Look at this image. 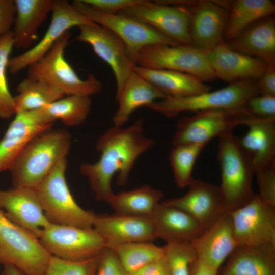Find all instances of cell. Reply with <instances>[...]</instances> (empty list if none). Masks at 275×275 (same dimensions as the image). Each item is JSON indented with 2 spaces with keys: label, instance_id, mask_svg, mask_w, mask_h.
<instances>
[{
  "label": "cell",
  "instance_id": "6da1fadb",
  "mask_svg": "<svg viewBox=\"0 0 275 275\" xmlns=\"http://www.w3.org/2000/svg\"><path fill=\"white\" fill-rule=\"evenodd\" d=\"M154 144L155 141L145 134L142 119L126 127L113 125L99 136L96 143L99 160L83 163L79 169L88 179L96 199L107 202L114 194L113 176L118 173L117 183L125 185L138 158Z\"/></svg>",
  "mask_w": 275,
  "mask_h": 275
},
{
  "label": "cell",
  "instance_id": "7a4b0ae2",
  "mask_svg": "<svg viewBox=\"0 0 275 275\" xmlns=\"http://www.w3.org/2000/svg\"><path fill=\"white\" fill-rule=\"evenodd\" d=\"M71 143V134L64 129L49 128L33 138L10 170L14 187L35 188L67 158Z\"/></svg>",
  "mask_w": 275,
  "mask_h": 275
},
{
  "label": "cell",
  "instance_id": "3957f363",
  "mask_svg": "<svg viewBox=\"0 0 275 275\" xmlns=\"http://www.w3.org/2000/svg\"><path fill=\"white\" fill-rule=\"evenodd\" d=\"M217 160L221 174L218 186L221 203L225 212L229 213L254 198V170L250 156L232 132L218 138Z\"/></svg>",
  "mask_w": 275,
  "mask_h": 275
},
{
  "label": "cell",
  "instance_id": "277c9868",
  "mask_svg": "<svg viewBox=\"0 0 275 275\" xmlns=\"http://www.w3.org/2000/svg\"><path fill=\"white\" fill-rule=\"evenodd\" d=\"M67 166L66 158L34 188L40 204L51 224L92 228L96 214L82 208L74 200L66 180Z\"/></svg>",
  "mask_w": 275,
  "mask_h": 275
},
{
  "label": "cell",
  "instance_id": "5b68a950",
  "mask_svg": "<svg viewBox=\"0 0 275 275\" xmlns=\"http://www.w3.org/2000/svg\"><path fill=\"white\" fill-rule=\"evenodd\" d=\"M259 94L256 81L243 80L215 91H209L193 96H167L146 107L169 118L189 111H237L243 109L250 98Z\"/></svg>",
  "mask_w": 275,
  "mask_h": 275
},
{
  "label": "cell",
  "instance_id": "8992f818",
  "mask_svg": "<svg viewBox=\"0 0 275 275\" xmlns=\"http://www.w3.org/2000/svg\"><path fill=\"white\" fill-rule=\"evenodd\" d=\"M68 31L58 39L42 58L28 67V77L46 82L61 90L65 95L91 97L102 90V84L93 75L83 79L79 77L65 58L69 43Z\"/></svg>",
  "mask_w": 275,
  "mask_h": 275
},
{
  "label": "cell",
  "instance_id": "52a82bcc",
  "mask_svg": "<svg viewBox=\"0 0 275 275\" xmlns=\"http://www.w3.org/2000/svg\"><path fill=\"white\" fill-rule=\"evenodd\" d=\"M51 256L39 239L9 220L0 209V263L26 275H43Z\"/></svg>",
  "mask_w": 275,
  "mask_h": 275
},
{
  "label": "cell",
  "instance_id": "ba28073f",
  "mask_svg": "<svg viewBox=\"0 0 275 275\" xmlns=\"http://www.w3.org/2000/svg\"><path fill=\"white\" fill-rule=\"evenodd\" d=\"M133 62L135 65L143 68L188 74L204 82L216 78L207 60L206 52L192 45H149L139 51Z\"/></svg>",
  "mask_w": 275,
  "mask_h": 275
},
{
  "label": "cell",
  "instance_id": "9c48e42d",
  "mask_svg": "<svg viewBox=\"0 0 275 275\" xmlns=\"http://www.w3.org/2000/svg\"><path fill=\"white\" fill-rule=\"evenodd\" d=\"M71 4L76 10L92 22L106 28L116 35L125 44L133 62L136 54L146 46L154 44H180L151 26L129 16L120 13H102L82 0H75Z\"/></svg>",
  "mask_w": 275,
  "mask_h": 275
},
{
  "label": "cell",
  "instance_id": "30bf717a",
  "mask_svg": "<svg viewBox=\"0 0 275 275\" xmlns=\"http://www.w3.org/2000/svg\"><path fill=\"white\" fill-rule=\"evenodd\" d=\"M38 239L52 256L73 261L96 257L106 247L102 237L93 228L51 224Z\"/></svg>",
  "mask_w": 275,
  "mask_h": 275
},
{
  "label": "cell",
  "instance_id": "8fae6325",
  "mask_svg": "<svg viewBox=\"0 0 275 275\" xmlns=\"http://www.w3.org/2000/svg\"><path fill=\"white\" fill-rule=\"evenodd\" d=\"M248 114L244 108L232 111L210 110L182 117L177 124L172 145H206L212 139L232 132L237 126L243 125Z\"/></svg>",
  "mask_w": 275,
  "mask_h": 275
},
{
  "label": "cell",
  "instance_id": "7c38bea8",
  "mask_svg": "<svg viewBox=\"0 0 275 275\" xmlns=\"http://www.w3.org/2000/svg\"><path fill=\"white\" fill-rule=\"evenodd\" d=\"M119 13L151 26L180 44L191 45L188 7L141 0Z\"/></svg>",
  "mask_w": 275,
  "mask_h": 275
},
{
  "label": "cell",
  "instance_id": "4fadbf2b",
  "mask_svg": "<svg viewBox=\"0 0 275 275\" xmlns=\"http://www.w3.org/2000/svg\"><path fill=\"white\" fill-rule=\"evenodd\" d=\"M51 14L50 23L41 39L25 52L9 59L10 73L16 74L39 60L70 28L93 22L65 0H54Z\"/></svg>",
  "mask_w": 275,
  "mask_h": 275
},
{
  "label": "cell",
  "instance_id": "5bb4252c",
  "mask_svg": "<svg viewBox=\"0 0 275 275\" xmlns=\"http://www.w3.org/2000/svg\"><path fill=\"white\" fill-rule=\"evenodd\" d=\"M229 213L238 246L275 244V206L256 194L248 204Z\"/></svg>",
  "mask_w": 275,
  "mask_h": 275
},
{
  "label": "cell",
  "instance_id": "9a60e30c",
  "mask_svg": "<svg viewBox=\"0 0 275 275\" xmlns=\"http://www.w3.org/2000/svg\"><path fill=\"white\" fill-rule=\"evenodd\" d=\"M78 28L76 40L90 44L97 56L112 69L116 83V99L135 66L125 44L112 31L94 22Z\"/></svg>",
  "mask_w": 275,
  "mask_h": 275
},
{
  "label": "cell",
  "instance_id": "2e32d148",
  "mask_svg": "<svg viewBox=\"0 0 275 275\" xmlns=\"http://www.w3.org/2000/svg\"><path fill=\"white\" fill-rule=\"evenodd\" d=\"M227 2L190 1L189 33L191 45L207 52L223 40L228 13Z\"/></svg>",
  "mask_w": 275,
  "mask_h": 275
},
{
  "label": "cell",
  "instance_id": "e0dca14e",
  "mask_svg": "<svg viewBox=\"0 0 275 275\" xmlns=\"http://www.w3.org/2000/svg\"><path fill=\"white\" fill-rule=\"evenodd\" d=\"M93 228L112 249L123 244L152 242L157 238L151 217L119 214L96 215Z\"/></svg>",
  "mask_w": 275,
  "mask_h": 275
},
{
  "label": "cell",
  "instance_id": "ac0fdd59",
  "mask_svg": "<svg viewBox=\"0 0 275 275\" xmlns=\"http://www.w3.org/2000/svg\"><path fill=\"white\" fill-rule=\"evenodd\" d=\"M0 209L11 222L31 233L36 238L50 223L46 217L34 189L14 187L0 190Z\"/></svg>",
  "mask_w": 275,
  "mask_h": 275
},
{
  "label": "cell",
  "instance_id": "d6986e66",
  "mask_svg": "<svg viewBox=\"0 0 275 275\" xmlns=\"http://www.w3.org/2000/svg\"><path fill=\"white\" fill-rule=\"evenodd\" d=\"M188 187L184 196L167 199L161 203L183 210L206 230L225 213L218 187L195 178Z\"/></svg>",
  "mask_w": 275,
  "mask_h": 275
},
{
  "label": "cell",
  "instance_id": "ffe728a7",
  "mask_svg": "<svg viewBox=\"0 0 275 275\" xmlns=\"http://www.w3.org/2000/svg\"><path fill=\"white\" fill-rule=\"evenodd\" d=\"M209 64L216 78L230 84L258 80L268 64L263 60L232 50L222 41L206 52Z\"/></svg>",
  "mask_w": 275,
  "mask_h": 275
},
{
  "label": "cell",
  "instance_id": "44dd1931",
  "mask_svg": "<svg viewBox=\"0 0 275 275\" xmlns=\"http://www.w3.org/2000/svg\"><path fill=\"white\" fill-rule=\"evenodd\" d=\"M52 125L42 120L36 111L16 113L0 141V172L10 170L27 143Z\"/></svg>",
  "mask_w": 275,
  "mask_h": 275
},
{
  "label": "cell",
  "instance_id": "7402d4cb",
  "mask_svg": "<svg viewBox=\"0 0 275 275\" xmlns=\"http://www.w3.org/2000/svg\"><path fill=\"white\" fill-rule=\"evenodd\" d=\"M192 243L199 257L219 271L224 261L238 246L230 213H224Z\"/></svg>",
  "mask_w": 275,
  "mask_h": 275
},
{
  "label": "cell",
  "instance_id": "603a6c76",
  "mask_svg": "<svg viewBox=\"0 0 275 275\" xmlns=\"http://www.w3.org/2000/svg\"><path fill=\"white\" fill-rule=\"evenodd\" d=\"M244 125L248 130L238 140L251 159L254 172L275 164V118H259L249 114Z\"/></svg>",
  "mask_w": 275,
  "mask_h": 275
},
{
  "label": "cell",
  "instance_id": "cb8c5ba5",
  "mask_svg": "<svg viewBox=\"0 0 275 275\" xmlns=\"http://www.w3.org/2000/svg\"><path fill=\"white\" fill-rule=\"evenodd\" d=\"M227 43L232 50L275 65V20L268 16L253 23Z\"/></svg>",
  "mask_w": 275,
  "mask_h": 275
},
{
  "label": "cell",
  "instance_id": "d4e9b609",
  "mask_svg": "<svg viewBox=\"0 0 275 275\" xmlns=\"http://www.w3.org/2000/svg\"><path fill=\"white\" fill-rule=\"evenodd\" d=\"M157 236L166 242H192L205 230L193 217L179 208L160 203L151 216Z\"/></svg>",
  "mask_w": 275,
  "mask_h": 275
},
{
  "label": "cell",
  "instance_id": "484cf974",
  "mask_svg": "<svg viewBox=\"0 0 275 275\" xmlns=\"http://www.w3.org/2000/svg\"><path fill=\"white\" fill-rule=\"evenodd\" d=\"M218 275H275V244L238 246Z\"/></svg>",
  "mask_w": 275,
  "mask_h": 275
},
{
  "label": "cell",
  "instance_id": "4316f807",
  "mask_svg": "<svg viewBox=\"0 0 275 275\" xmlns=\"http://www.w3.org/2000/svg\"><path fill=\"white\" fill-rule=\"evenodd\" d=\"M54 2V0H14L16 14L12 32L15 47L31 48L39 28L51 12Z\"/></svg>",
  "mask_w": 275,
  "mask_h": 275
},
{
  "label": "cell",
  "instance_id": "83f0119b",
  "mask_svg": "<svg viewBox=\"0 0 275 275\" xmlns=\"http://www.w3.org/2000/svg\"><path fill=\"white\" fill-rule=\"evenodd\" d=\"M166 96L133 70L126 79L119 95L116 98L118 107L112 118L113 125L123 126L138 108Z\"/></svg>",
  "mask_w": 275,
  "mask_h": 275
},
{
  "label": "cell",
  "instance_id": "f1b7e54d",
  "mask_svg": "<svg viewBox=\"0 0 275 275\" xmlns=\"http://www.w3.org/2000/svg\"><path fill=\"white\" fill-rule=\"evenodd\" d=\"M133 70L153 85L166 97H183L210 91L211 87L185 73L134 66Z\"/></svg>",
  "mask_w": 275,
  "mask_h": 275
},
{
  "label": "cell",
  "instance_id": "f546056e",
  "mask_svg": "<svg viewBox=\"0 0 275 275\" xmlns=\"http://www.w3.org/2000/svg\"><path fill=\"white\" fill-rule=\"evenodd\" d=\"M163 197L162 190L144 185L130 190L114 193L107 203L117 214L151 217Z\"/></svg>",
  "mask_w": 275,
  "mask_h": 275
},
{
  "label": "cell",
  "instance_id": "4dcf8cb0",
  "mask_svg": "<svg viewBox=\"0 0 275 275\" xmlns=\"http://www.w3.org/2000/svg\"><path fill=\"white\" fill-rule=\"evenodd\" d=\"M275 5L270 0H237L232 3L223 37L230 41L255 22L270 16Z\"/></svg>",
  "mask_w": 275,
  "mask_h": 275
},
{
  "label": "cell",
  "instance_id": "1f68e13d",
  "mask_svg": "<svg viewBox=\"0 0 275 275\" xmlns=\"http://www.w3.org/2000/svg\"><path fill=\"white\" fill-rule=\"evenodd\" d=\"M91 105V97L69 95L36 111L46 123L53 124L60 120L66 126H76L85 121Z\"/></svg>",
  "mask_w": 275,
  "mask_h": 275
},
{
  "label": "cell",
  "instance_id": "d6a6232c",
  "mask_svg": "<svg viewBox=\"0 0 275 275\" xmlns=\"http://www.w3.org/2000/svg\"><path fill=\"white\" fill-rule=\"evenodd\" d=\"M16 91L14 96L16 113L39 109L65 96L55 87L28 77L18 84Z\"/></svg>",
  "mask_w": 275,
  "mask_h": 275
},
{
  "label": "cell",
  "instance_id": "836d02e7",
  "mask_svg": "<svg viewBox=\"0 0 275 275\" xmlns=\"http://www.w3.org/2000/svg\"><path fill=\"white\" fill-rule=\"evenodd\" d=\"M127 273H132L164 256V248L152 242H132L113 249Z\"/></svg>",
  "mask_w": 275,
  "mask_h": 275
},
{
  "label": "cell",
  "instance_id": "e575fe53",
  "mask_svg": "<svg viewBox=\"0 0 275 275\" xmlns=\"http://www.w3.org/2000/svg\"><path fill=\"white\" fill-rule=\"evenodd\" d=\"M205 146L184 144L173 146L169 156V161L178 187H188L195 179L193 176L194 167Z\"/></svg>",
  "mask_w": 275,
  "mask_h": 275
},
{
  "label": "cell",
  "instance_id": "d590c367",
  "mask_svg": "<svg viewBox=\"0 0 275 275\" xmlns=\"http://www.w3.org/2000/svg\"><path fill=\"white\" fill-rule=\"evenodd\" d=\"M163 248L169 275H190L198 258L192 242L170 241L166 242Z\"/></svg>",
  "mask_w": 275,
  "mask_h": 275
},
{
  "label": "cell",
  "instance_id": "8d00e7d4",
  "mask_svg": "<svg viewBox=\"0 0 275 275\" xmlns=\"http://www.w3.org/2000/svg\"><path fill=\"white\" fill-rule=\"evenodd\" d=\"M14 47L12 31L0 37V118L9 119L16 114L14 96L9 90L6 71Z\"/></svg>",
  "mask_w": 275,
  "mask_h": 275
},
{
  "label": "cell",
  "instance_id": "74e56055",
  "mask_svg": "<svg viewBox=\"0 0 275 275\" xmlns=\"http://www.w3.org/2000/svg\"><path fill=\"white\" fill-rule=\"evenodd\" d=\"M98 256L86 260L73 261L51 255L43 275H94Z\"/></svg>",
  "mask_w": 275,
  "mask_h": 275
},
{
  "label": "cell",
  "instance_id": "f35d334b",
  "mask_svg": "<svg viewBox=\"0 0 275 275\" xmlns=\"http://www.w3.org/2000/svg\"><path fill=\"white\" fill-rule=\"evenodd\" d=\"M258 187L257 195L266 204L275 206V164L256 170Z\"/></svg>",
  "mask_w": 275,
  "mask_h": 275
},
{
  "label": "cell",
  "instance_id": "ab89813d",
  "mask_svg": "<svg viewBox=\"0 0 275 275\" xmlns=\"http://www.w3.org/2000/svg\"><path fill=\"white\" fill-rule=\"evenodd\" d=\"M244 109L255 117L275 118V96L259 94L253 96L247 101Z\"/></svg>",
  "mask_w": 275,
  "mask_h": 275
},
{
  "label": "cell",
  "instance_id": "60d3db41",
  "mask_svg": "<svg viewBox=\"0 0 275 275\" xmlns=\"http://www.w3.org/2000/svg\"><path fill=\"white\" fill-rule=\"evenodd\" d=\"M115 251L105 247L98 256L94 275H127Z\"/></svg>",
  "mask_w": 275,
  "mask_h": 275
},
{
  "label": "cell",
  "instance_id": "b9f144b4",
  "mask_svg": "<svg viewBox=\"0 0 275 275\" xmlns=\"http://www.w3.org/2000/svg\"><path fill=\"white\" fill-rule=\"evenodd\" d=\"M95 9L107 14H116L135 6L141 0H82Z\"/></svg>",
  "mask_w": 275,
  "mask_h": 275
},
{
  "label": "cell",
  "instance_id": "7bdbcfd3",
  "mask_svg": "<svg viewBox=\"0 0 275 275\" xmlns=\"http://www.w3.org/2000/svg\"><path fill=\"white\" fill-rule=\"evenodd\" d=\"M15 14L14 0H0V37L12 31Z\"/></svg>",
  "mask_w": 275,
  "mask_h": 275
},
{
  "label": "cell",
  "instance_id": "ee69618b",
  "mask_svg": "<svg viewBox=\"0 0 275 275\" xmlns=\"http://www.w3.org/2000/svg\"><path fill=\"white\" fill-rule=\"evenodd\" d=\"M275 65H268L257 80V86L261 94L275 96Z\"/></svg>",
  "mask_w": 275,
  "mask_h": 275
},
{
  "label": "cell",
  "instance_id": "f6af8a7d",
  "mask_svg": "<svg viewBox=\"0 0 275 275\" xmlns=\"http://www.w3.org/2000/svg\"><path fill=\"white\" fill-rule=\"evenodd\" d=\"M127 275H169L164 256L151 262L138 270Z\"/></svg>",
  "mask_w": 275,
  "mask_h": 275
},
{
  "label": "cell",
  "instance_id": "bcb514c9",
  "mask_svg": "<svg viewBox=\"0 0 275 275\" xmlns=\"http://www.w3.org/2000/svg\"><path fill=\"white\" fill-rule=\"evenodd\" d=\"M218 271L209 266L198 256L190 275H218Z\"/></svg>",
  "mask_w": 275,
  "mask_h": 275
},
{
  "label": "cell",
  "instance_id": "7dc6e473",
  "mask_svg": "<svg viewBox=\"0 0 275 275\" xmlns=\"http://www.w3.org/2000/svg\"><path fill=\"white\" fill-rule=\"evenodd\" d=\"M4 268L1 275H26L21 270L11 264L3 265Z\"/></svg>",
  "mask_w": 275,
  "mask_h": 275
}]
</instances>
